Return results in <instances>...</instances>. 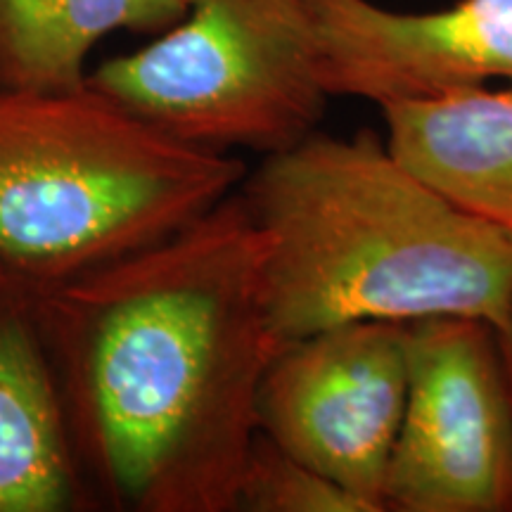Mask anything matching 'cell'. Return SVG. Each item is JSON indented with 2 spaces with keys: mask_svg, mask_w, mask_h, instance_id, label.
<instances>
[{
  "mask_svg": "<svg viewBox=\"0 0 512 512\" xmlns=\"http://www.w3.org/2000/svg\"><path fill=\"white\" fill-rule=\"evenodd\" d=\"M240 192L176 233L31 294L91 508L235 512L283 342Z\"/></svg>",
  "mask_w": 512,
  "mask_h": 512,
  "instance_id": "6da1fadb",
  "label": "cell"
},
{
  "mask_svg": "<svg viewBox=\"0 0 512 512\" xmlns=\"http://www.w3.org/2000/svg\"><path fill=\"white\" fill-rule=\"evenodd\" d=\"M240 197L266 252L280 342L344 323L427 318L503 323L512 235L432 188L375 133L313 131L261 159Z\"/></svg>",
  "mask_w": 512,
  "mask_h": 512,
  "instance_id": "7a4b0ae2",
  "label": "cell"
},
{
  "mask_svg": "<svg viewBox=\"0 0 512 512\" xmlns=\"http://www.w3.org/2000/svg\"><path fill=\"white\" fill-rule=\"evenodd\" d=\"M238 155L185 145L95 91H0V271L36 294L233 195Z\"/></svg>",
  "mask_w": 512,
  "mask_h": 512,
  "instance_id": "3957f363",
  "label": "cell"
},
{
  "mask_svg": "<svg viewBox=\"0 0 512 512\" xmlns=\"http://www.w3.org/2000/svg\"><path fill=\"white\" fill-rule=\"evenodd\" d=\"M88 86L185 145L287 150L328 107L306 0H190L150 46L88 72Z\"/></svg>",
  "mask_w": 512,
  "mask_h": 512,
  "instance_id": "277c9868",
  "label": "cell"
},
{
  "mask_svg": "<svg viewBox=\"0 0 512 512\" xmlns=\"http://www.w3.org/2000/svg\"><path fill=\"white\" fill-rule=\"evenodd\" d=\"M408 330V396L384 510L512 512V403L494 325L444 316Z\"/></svg>",
  "mask_w": 512,
  "mask_h": 512,
  "instance_id": "5b68a950",
  "label": "cell"
},
{
  "mask_svg": "<svg viewBox=\"0 0 512 512\" xmlns=\"http://www.w3.org/2000/svg\"><path fill=\"white\" fill-rule=\"evenodd\" d=\"M408 339L384 320L311 332L280 347L259 389V432L373 512L406 408Z\"/></svg>",
  "mask_w": 512,
  "mask_h": 512,
  "instance_id": "8992f818",
  "label": "cell"
},
{
  "mask_svg": "<svg viewBox=\"0 0 512 512\" xmlns=\"http://www.w3.org/2000/svg\"><path fill=\"white\" fill-rule=\"evenodd\" d=\"M330 95L377 107L512 81V0L399 12L373 0H306Z\"/></svg>",
  "mask_w": 512,
  "mask_h": 512,
  "instance_id": "52a82bcc",
  "label": "cell"
},
{
  "mask_svg": "<svg viewBox=\"0 0 512 512\" xmlns=\"http://www.w3.org/2000/svg\"><path fill=\"white\" fill-rule=\"evenodd\" d=\"M31 294L0 297V512L88 510Z\"/></svg>",
  "mask_w": 512,
  "mask_h": 512,
  "instance_id": "ba28073f",
  "label": "cell"
},
{
  "mask_svg": "<svg viewBox=\"0 0 512 512\" xmlns=\"http://www.w3.org/2000/svg\"><path fill=\"white\" fill-rule=\"evenodd\" d=\"M387 145L467 214L512 235V88L475 86L380 107Z\"/></svg>",
  "mask_w": 512,
  "mask_h": 512,
  "instance_id": "9c48e42d",
  "label": "cell"
},
{
  "mask_svg": "<svg viewBox=\"0 0 512 512\" xmlns=\"http://www.w3.org/2000/svg\"><path fill=\"white\" fill-rule=\"evenodd\" d=\"M190 0H0V91L57 93L88 83V55L117 31L162 34Z\"/></svg>",
  "mask_w": 512,
  "mask_h": 512,
  "instance_id": "30bf717a",
  "label": "cell"
},
{
  "mask_svg": "<svg viewBox=\"0 0 512 512\" xmlns=\"http://www.w3.org/2000/svg\"><path fill=\"white\" fill-rule=\"evenodd\" d=\"M242 512H373L316 467L290 456L266 434H256L238 491Z\"/></svg>",
  "mask_w": 512,
  "mask_h": 512,
  "instance_id": "8fae6325",
  "label": "cell"
},
{
  "mask_svg": "<svg viewBox=\"0 0 512 512\" xmlns=\"http://www.w3.org/2000/svg\"><path fill=\"white\" fill-rule=\"evenodd\" d=\"M496 330V342H498V354H501V363H503V373H505V382H508V392H510V403H512V304L508 313H505L503 323L498 325Z\"/></svg>",
  "mask_w": 512,
  "mask_h": 512,
  "instance_id": "7c38bea8",
  "label": "cell"
},
{
  "mask_svg": "<svg viewBox=\"0 0 512 512\" xmlns=\"http://www.w3.org/2000/svg\"><path fill=\"white\" fill-rule=\"evenodd\" d=\"M10 290H17V287L10 283L8 275H5L3 271H0V297H3V294H5V292H10Z\"/></svg>",
  "mask_w": 512,
  "mask_h": 512,
  "instance_id": "4fadbf2b",
  "label": "cell"
}]
</instances>
